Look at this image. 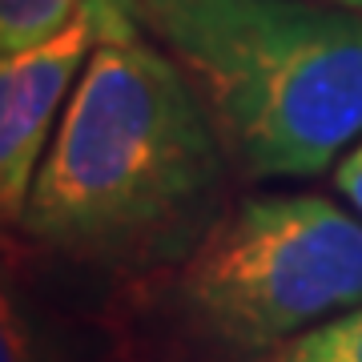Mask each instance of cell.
<instances>
[{
  "label": "cell",
  "instance_id": "1",
  "mask_svg": "<svg viewBox=\"0 0 362 362\" xmlns=\"http://www.w3.org/2000/svg\"><path fill=\"white\" fill-rule=\"evenodd\" d=\"M97 45L16 230L73 262L165 258L230 169L206 101L125 0H97Z\"/></svg>",
  "mask_w": 362,
  "mask_h": 362
},
{
  "label": "cell",
  "instance_id": "7",
  "mask_svg": "<svg viewBox=\"0 0 362 362\" xmlns=\"http://www.w3.org/2000/svg\"><path fill=\"white\" fill-rule=\"evenodd\" d=\"M334 185L362 218V137L350 145L346 153H342V161L334 165Z\"/></svg>",
  "mask_w": 362,
  "mask_h": 362
},
{
  "label": "cell",
  "instance_id": "3",
  "mask_svg": "<svg viewBox=\"0 0 362 362\" xmlns=\"http://www.w3.org/2000/svg\"><path fill=\"white\" fill-rule=\"evenodd\" d=\"M362 306V218L318 194H254L153 286V318L206 362H262Z\"/></svg>",
  "mask_w": 362,
  "mask_h": 362
},
{
  "label": "cell",
  "instance_id": "2",
  "mask_svg": "<svg viewBox=\"0 0 362 362\" xmlns=\"http://www.w3.org/2000/svg\"><path fill=\"white\" fill-rule=\"evenodd\" d=\"M250 181L314 177L362 137V13L326 0H125Z\"/></svg>",
  "mask_w": 362,
  "mask_h": 362
},
{
  "label": "cell",
  "instance_id": "4",
  "mask_svg": "<svg viewBox=\"0 0 362 362\" xmlns=\"http://www.w3.org/2000/svg\"><path fill=\"white\" fill-rule=\"evenodd\" d=\"M97 28V0H85L81 16L65 33L28 52L4 57L0 65V206L8 221H21L25 214L37 169L49 153L45 145H52L49 133H57L69 97L89 65Z\"/></svg>",
  "mask_w": 362,
  "mask_h": 362
},
{
  "label": "cell",
  "instance_id": "5",
  "mask_svg": "<svg viewBox=\"0 0 362 362\" xmlns=\"http://www.w3.org/2000/svg\"><path fill=\"white\" fill-rule=\"evenodd\" d=\"M85 0H0V52L16 57L65 33Z\"/></svg>",
  "mask_w": 362,
  "mask_h": 362
},
{
  "label": "cell",
  "instance_id": "6",
  "mask_svg": "<svg viewBox=\"0 0 362 362\" xmlns=\"http://www.w3.org/2000/svg\"><path fill=\"white\" fill-rule=\"evenodd\" d=\"M262 362H362V306L298 334Z\"/></svg>",
  "mask_w": 362,
  "mask_h": 362
},
{
  "label": "cell",
  "instance_id": "8",
  "mask_svg": "<svg viewBox=\"0 0 362 362\" xmlns=\"http://www.w3.org/2000/svg\"><path fill=\"white\" fill-rule=\"evenodd\" d=\"M326 4H342V8H358L362 13V0H326Z\"/></svg>",
  "mask_w": 362,
  "mask_h": 362
}]
</instances>
